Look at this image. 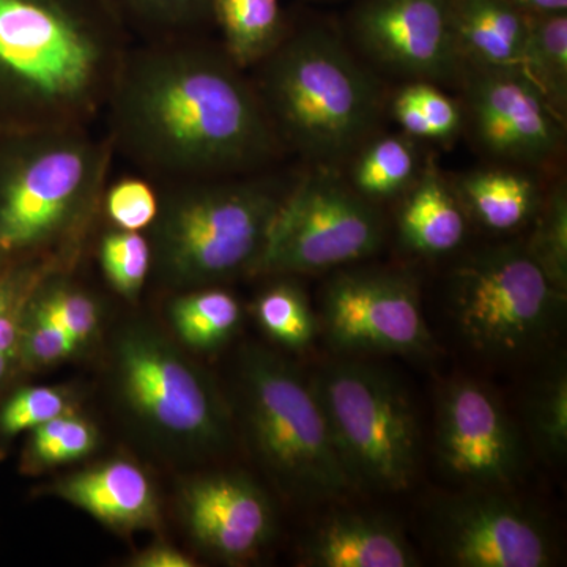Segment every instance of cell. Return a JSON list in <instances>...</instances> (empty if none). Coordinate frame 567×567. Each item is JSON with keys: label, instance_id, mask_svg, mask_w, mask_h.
Listing matches in <instances>:
<instances>
[{"label": "cell", "instance_id": "21", "mask_svg": "<svg viewBox=\"0 0 567 567\" xmlns=\"http://www.w3.org/2000/svg\"><path fill=\"white\" fill-rule=\"evenodd\" d=\"M210 21L223 35V50L241 70L257 66L281 43L279 0H207Z\"/></svg>", "mask_w": 567, "mask_h": 567}, {"label": "cell", "instance_id": "2", "mask_svg": "<svg viewBox=\"0 0 567 567\" xmlns=\"http://www.w3.org/2000/svg\"><path fill=\"white\" fill-rule=\"evenodd\" d=\"M132 47L114 0H0V134L93 126Z\"/></svg>", "mask_w": 567, "mask_h": 567}, {"label": "cell", "instance_id": "32", "mask_svg": "<svg viewBox=\"0 0 567 567\" xmlns=\"http://www.w3.org/2000/svg\"><path fill=\"white\" fill-rule=\"evenodd\" d=\"M144 40L193 35L210 22L207 0H114Z\"/></svg>", "mask_w": 567, "mask_h": 567}, {"label": "cell", "instance_id": "6", "mask_svg": "<svg viewBox=\"0 0 567 567\" xmlns=\"http://www.w3.org/2000/svg\"><path fill=\"white\" fill-rule=\"evenodd\" d=\"M238 412L254 456L290 499L327 502L353 487L311 380L281 354L257 346L245 350Z\"/></svg>", "mask_w": 567, "mask_h": 567}, {"label": "cell", "instance_id": "30", "mask_svg": "<svg viewBox=\"0 0 567 567\" xmlns=\"http://www.w3.org/2000/svg\"><path fill=\"white\" fill-rule=\"evenodd\" d=\"M69 270L55 268L44 276L33 290L31 303L82 346L99 330L100 306L92 293L70 278Z\"/></svg>", "mask_w": 567, "mask_h": 567}, {"label": "cell", "instance_id": "5", "mask_svg": "<svg viewBox=\"0 0 567 567\" xmlns=\"http://www.w3.org/2000/svg\"><path fill=\"white\" fill-rule=\"evenodd\" d=\"M284 194L246 175L164 183L152 224V274L167 289L256 275Z\"/></svg>", "mask_w": 567, "mask_h": 567}, {"label": "cell", "instance_id": "17", "mask_svg": "<svg viewBox=\"0 0 567 567\" xmlns=\"http://www.w3.org/2000/svg\"><path fill=\"white\" fill-rule=\"evenodd\" d=\"M50 492L117 533L158 528L162 522L155 484L140 465L125 458H112L59 477Z\"/></svg>", "mask_w": 567, "mask_h": 567}, {"label": "cell", "instance_id": "26", "mask_svg": "<svg viewBox=\"0 0 567 567\" xmlns=\"http://www.w3.org/2000/svg\"><path fill=\"white\" fill-rule=\"evenodd\" d=\"M254 315L271 341L292 352L308 349L320 330L305 290L289 279L267 287L254 303Z\"/></svg>", "mask_w": 567, "mask_h": 567}, {"label": "cell", "instance_id": "29", "mask_svg": "<svg viewBox=\"0 0 567 567\" xmlns=\"http://www.w3.org/2000/svg\"><path fill=\"white\" fill-rule=\"evenodd\" d=\"M416 173L412 144L398 136L380 137L361 152L352 171V188L368 200L388 199L406 188Z\"/></svg>", "mask_w": 567, "mask_h": 567}, {"label": "cell", "instance_id": "16", "mask_svg": "<svg viewBox=\"0 0 567 567\" xmlns=\"http://www.w3.org/2000/svg\"><path fill=\"white\" fill-rule=\"evenodd\" d=\"M468 107L477 141L498 158L540 163L559 147L554 107L525 74L481 71L470 82Z\"/></svg>", "mask_w": 567, "mask_h": 567}, {"label": "cell", "instance_id": "38", "mask_svg": "<svg viewBox=\"0 0 567 567\" xmlns=\"http://www.w3.org/2000/svg\"><path fill=\"white\" fill-rule=\"evenodd\" d=\"M132 567H194V558L167 543H156L130 558Z\"/></svg>", "mask_w": 567, "mask_h": 567}, {"label": "cell", "instance_id": "14", "mask_svg": "<svg viewBox=\"0 0 567 567\" xmlns=\"http://www.w3.org/2000/svg\"><path fill=\"white\" fill-rule=\"evenodd\" d=\"M352 33L369 58L423 82L453 80L461 66L451 0H365Z\"/></svg>", "mask_w": 567, "mask_h": 567}, {"label": "cell", "instance_id": "31", "mask_svg": "<svg viewBox=\"0 0 567 567\" xmlns=\"http://www.w3.org/2000/svg\"><path fill=\"white\" fill-rule=\"evenodd\" d=\"M99 262L111 289L126 301H136L152 275L148 237L111 227L99 244Z\"/></svg>", "mask_w": 567, "mask_h": 567}, {"label": "cell", "instance_id": "35", "mask_svg": "<svg viewBox=\"0 0 567 567\" xmlns=\"http://www.w3.org/2000/svg\"><path fill=\"white\" fill-rule=\"evenodd\" d=\"M153 183L136 175H125L107 183L102 212L112 227L133 233L151 229L159 212V193Z\"/></svg>", "mask_w": 567, "mask_h": 567}, {"label": "cell", "instance_id": "22", "mask_svg": "<svg viewBox=\"0 0 567 567\" xmlns=\"http://www.w3.org/2000/svg\"><path fill=\"white\" fill-rule=\"evenodd\" d=\"M461 194L477 221L496 233L517 229L539 208L535 182L513 171H480L465 175Z\"/></svg>", "mask_w": 567, "mask_h": 567}, {"label": "cell", "instance_id": "25", "mask_svg": "<svg viewBox=\"0 0 567 567\" xmlns=\"http://www.w3.org/2000/svg\"><path fill=\"white\" fill-rule=\"evenodd\" d=\"M54 265L0 264V391L21 371L20 342L33 290Z\"/></svg>", "mask_w": 567, "mask_h": 567}, {"label": "cell", "instance_id": "7", "mask_svg": "<svg viewBox=\"0 0 567 567\" xmlns=\"http://www.w3.org/2000/svg\"><path fill=\"white\" fill-rule=\"evenodd\" d=\"M112 372L123 410L156 445L204 457L229 443V416L215 385L155 328L132 324L118 334Z\"/></svg>", "mask_w": 567, "mask_h": 567}, {"label": "cell", "instance_id": "13", "mask_svg": "<svg viewBox=\"0 0 567 567\" xmlns=\"http://www.w3.org/2000/svg\"><path fill=\"white\" fill-rule=\"evenodd\" d=\"M436 454L446 475L473 488L509 486L524 466L516 425L476 380H456L440 395Z\"/></svg>", "mask_w": 567, "mask_h": 567}, {"label": "cell", "instance_id": "33", "mask_svg": "<svg viewBox=\"0 0 567 567\" xmlns=\"http://www.w3.org/2000/svg\"><path fill=\"white\" fill-rule=\"evenodd\" d=\"M395 121L416 137H450L457 132V104L429 82H415L398 93L393 103Z\"/></svg>", "mask_w": 567, "mask_h": 567}, {"label": "cell", "instance_id": "1", "mask_svg": "<svg viewBox=\"0 0 567 567\" xmlns=\"http://www.w3.org/2000/svg\"><path fill=\"white\" fill-rule=\"evenodd\" d=\"M104 115L114 152L153 182L249 175L282 147L254 82L199 33L133 44Z\"/></svg>", "mask_w": 567, "mask_h": 567}, {"label": "cell", "instance_id": "8", "mask_svg": "<svg viewBox=\"0 0 567 567\" xmlns=\"http://www.w3.org/2000/svg\"><path fill=\"white\" fill-rule=\"evenodd\" d=\"M336 451L353 486H412L420 453L415 406L385 369L339 361L311 380Z\"/></svg>", "mask_w": 567, "mask_h": 567}, {"label": "cell", "instance_id": "4", "mask_svg": "<svg viewBox=\"0 0 567 567\" xmlns=\"http://www.w3.org/2000/svg\"><path fill=\"white\" fill-rule=\"evenodd\" d=\"M257 69L254 87L276 136L312 162L346 158L379 121L375 82L328 29L284 37Z\"/></svg>", "mask_w": 567, "mask_h": 567}, {"label": "cell", "instance_id": "28", "mask_svg": "<svg viewBox=\"0 0 567 567\" xmlns=\"http://www.w3.org/2000/svg\"><path fill=\"white\" fill-rule=\"evenodd\" d=\"M527 429L535 450L547 464L567 453V374L557 364L533 385L527 399Z\"/></svg>", "mask_w": 567, "mask_h": 567}, {"label": "cell", "instance_id": "11", "mask_svg": "<svg viewBox=\"0 0 567 567\" xmlns=\"http://www.w3.org/2000/svg\"><path fill=\"white\" fill-rule=\"evenodd\" d=\"M320 328L336 352L425 357L435 349L412 276L349 270L324 284Z\"/></svg>", "mask_w": 567, "mask_h": 567}, {"label": "cell", "instance_id": "10", "mask_svg": "<svg viewBox=\"0 0 567 567\" xmlns=\"http://www.w3.org/2000/svg\"><path fill=\"white\" fill-rule=\"evenodd\" d=\"M382 237L371 200L334 175H309L284 194L256 275L316 274L357 262L374 254Z\"/></svg>", "mask_w": 567, "mask_h": 567}, {"label": "cell", "instance_id": "18", "mask_svg": "<svg viewBox=\"0 0 567 567\" xmlns=\"http://www.w3.org/2000/svg\"><path fill=\"white\" fill-rule=\"evenodd\" d=\"M306 566L413 567L420 565L401 529L386 518L339 513L323 518L303 547Z\"/></svg>", "mask_w": 567, "mask_h": 567}, {"label": "cell", "instance_id": "23", "mask_svg": "<svg viewBox=\"0 0 567 567\" xmlns=\"http://www.w3.org/2000/svg\"><path fill=\"white\" fill-rule=\"evenodd\" d=\"M240 305L216 286L182 290L169 303V319L183 346L213 352L233 338L240 323Z\"/></svg>", "mask_w": 567, "mask_h": 567}, {"label": "cell", "instance_id": "27", "mask_svg": "<svg viewBox=\"0 0 567 567\" xmlns=\"http://www.w3.org/2000/svg\"><path fill=\"white\" fill-rule=\"evenodd\" d=\"M29 434L21 458L25 473L47 472L80 462L91 456L100 440L95 425L73 412L41 424Z\"/></svg>", "mask_w": 567, "mask_h": 567}, {"label": "cell", "instance_id": "15", "mask_svg": "<svg viewBox=\"0 0 567 567\" xmlns=\"http://www.w3.org/2000/svg\"><path fill=\"white\" fill-rule=\"evenodd\" d=\"M193 543L227 563L256 557L276 532L275 507L251 477L234 472L193 477L178 495Z\"/></svg>", "mask_w": 567, "mask_h": 567}, {"label": "cell", "instance_id": "12", "mask_svg": "<svg viewBox=\"0 0 567 567\" xmlns=\"http://www.w3.org/2000/svg\"><path fill=\"white\" fill-rule=\"evenodd\" d=\"M440 557L458 567H547L555 547L546 522L498 488H473L436 506Z\"/></svg>", "mask_w": 567, "mask_h": 567}, {"label": "cell", "instance_id": "34", "mask_svg": "<svg viewBox=\"0 0 567 567\" xmlns=\"http://www.w3.org/2000/svg\"><path fill=\"white\" fill-rule=\"evenodd\" d=\"M71 399L65 388L58 386H25L14 391L0 405V439H14L70 413Z\"/></svg>", "mask_w": 567, "mask_h": 567}, {"label": "cell", "instance_id": "19", "mask_svg": "<svg viewBox=\"0 0 567 567\" xmlns=\"http://www.w3.org/2000/svg\"><path fill=\"white\" fill-rule=\"evenodd\" d=\"M458 50L486 69L524 74L528 13L507 0H451Z\"/></svg>", "mask_w": 567, "mask_h": 567}, {"label": "cell", "instance_id": "24", "mask_svg": "<svg viewBox=\"0 0 567 567\" xmlns=\"http://www.w3.org/2000/svg\"><path fill=\"white\" fill-rule=\"evenodd\" d=\"M524 74L550 106H565L567 92V14L528 13Z\"/></svg>", "mask_w": 567, "mask_h": 567}, {"label": "cell", "instance_id": "37", "mask_svg": "<svg viewBox=\"0 0 567 567\" xmlns=\"http://www.w3.org/2000/svg\"><path fill=\"white\" fill-rule=\"evenodd\" d=\"M80 347L76 339L41 315L29 301L21 330V371H37L62 363L73 357Z\"/></svg>", "mask_w": 567, "mask_h": 567}, {"label": "cell", "instance_id": "9", "mask_svg": "<svg viewBox=\"0 0 567 567\" xmlns=\"http://www.w3.org/2000/svg\"><path fill=\"white\" fill-rule=\"evenodd\" d=\"M566 292L533 259L527 246L473 254L451 278L450 309L462 339L476 352L516 358L548 341L561 322Z\"/></svg>", "mask_w": 567, "mask_h": 567}, {"label": "cell", "instance_id": "39", "mask_svg": "<svg viewBox=\"0 0 567 567\" xmlns=\"http://www.w3.org/2000/svg\"><path fill=\"white\" fill-rule=\"evenodd\" d=\"M525 13H558L567 10V0H507Z\"/></svg>", "mask_w": 567, "mask_h": 567}, {"label": "cell", "instance_id": "3", "mask_svg": "<svg viewBox=\"0 0 567 567\" xmlns=\"http://www.w3.org/2000/svg\"><path fill=\"white\" fill-rule=\"evenodd\" d=\"M115 152L92 126L0 134V264L71 267Z\"/></svg>", "mask_w": 567, "mask_h": 567}, {"label": "cell", "instance_id": "36", "mask_svg": "<svg viewBox=\"0 0 567 567\" xmlns=\"http://www.w3.org/2000/svg\"><path fill=\"white\" fill-rule=\"evenodd\" d=\"M528 252L539 264L550 281L566 292L567 287V199L558 186L547 207L540 213L536 233L527 245Z\"/></svg>", "mask_w": 567, "mask_h": 567}, {"label": "cell", "instance_id": "20", "mask_svg": "<svg viewBox=\"0 0 567 567\" xmlns=\"http://www.w3.org/2000/svg\"><path fill=\"white\" fill-rule=\"evenodd\" d=\"M466 221L454 194L435 169H429L406 197L399 215L402 244L412 251L436 256L464 241Z\"/></svg>", "mask_w": 567, "mask_h": 567}]
</instances>
